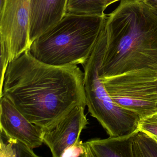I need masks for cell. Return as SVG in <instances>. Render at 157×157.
I'll return each mask as SVG.
<instances>
[{"instance_id":"9c48e42d","label":"cell","mask_w":157,"mask_h":157,"mask_svg":"<svg viewBox=\"0 0 157 157\" xmlns=\"http://www.w3.org/2000/svg\"><path fill=\"white\" fill-rule=\"evenodd\" d=\"M68 0H30L29 37L31 44L67 13Z\"/></svg>"},{"instance_id":"ac0fdd59","label":"cell","mask_w":157,"mask_h":157,"mask_svg":"<svg viewBox=\"0 0 157 157\" xmlns=\"http://www.w3.org/2000/svg\"><path fill=\"white\" fill-rule=\"evenodd\" d=\"M146 1L157 10V0H146Z\"/></svg>"},{"instance_id":"7a4b0ae2","label":"cell","mask_w":157,"mask_h":157,"mask_svg":"<svg viewBox=\"0 0 157 157\" xmlns=\"http://www.w3.org/2000/svg\"><path fill=\"white\" fill-rule=\"evenodd\" d=\"M87 60L100 76L157 70V10L146 0H121L104 16Z\"/></svg>"},{"instance_id":"7c38bea8","label":"cell","mask_w":157,"mask_h":157,"mask_svg":"<svg viewBox=\"0 0 157 157\" xmlns=\"http://www.w3.org/2000/svg\"><path fill=\"white\" fill-rule=\"evenodd\" d=\"M132 157H157V143L139 129L131 141Z\"/></svg>"},{"instance_id":"5bb4252c","label":"cell","mask_w":157,"mask_h":157,"mask_svg":"<svg viewBox=\"0 0 157 157\" xmlns=\"http://www.w3.org/2000/svg\"><path fill=\"white\" fill-rule=\"evenodd\" d=\"M91 157V155L86 142H83L79 139L65 150L61 157Z\"/></svg>"},{"instance_id":"3957f363","label":"cell","mask_w":157,"mask_h":157,"mask_svg":"<svg viewBox=\"0 0 157 157\" xmlns=\"http://www.w3.org/2000/svg\"><path fill=\"white\" fill-rule=\"evenodd\" d=\"M104 15L67 13L33 41L29 51L37 60L48 65H83L92 50Z\"/></svg>"},{"instance_id":"52a82bcc","label":"cell","mask_w":157,"mask_h":157,"mask_svg":"<svg viewBox=\"0 0 157 157\" xmlns=\"http://www.w3.org/2000/svg\"><path fill=\"white\" fill-rule=\"evenodd\" d=\"M85 107L77 106L55 124L44 131V143L50 149L53 157H61L66 149L80 139L89 124Z\"/></svg>"},{"instance_id":"5b68a950","label":"cell","mask_w":157,"mask_h":157,"mask_svg":"<svg viewBox=\"0 0 157 157\" xmlns=\"http://www.w3.org/2000/svg\"><path fill=\"white\" fill-rule=\"evenodd\" d=\"M82 66L86 105L90 115L97 119L110 137L125 136L137 129L140 117L112 100L96 69L89 61L86 60Z\"/></svg>"},{"instance_id":"30bf717a","label":"cell","mask_w":157,"mask_h":157,"mask_svg":"<svg viewBox=\"0 0 157 157\" xmlns=\"http://www.w3.org/2000/svg\"><path fill=\"white\" fill-rule=\"evenodd\" d=\"M137 128L125 136L110 137L107 139H94L86 141L91 157H132L131 141Z\"/></svg>"},{"instance_id":"9a60e30c","label":"cell","mask_w":157,"mask_h":157,"mask_svg":"<svg viewBox=\"0 0 157 157\" xmlns=\"http://www.w3.org/2000/svg\"><path fill=\"white\" fill-rule=\"evenodd\" d=\"M138 128L157 136V112L140 118Z\"/></svg>"},{"instance_id":"6da1fadb","label":"cell","mask_w":157,"mask_h":157,"mask_svg":"<svg viewBox=\"0 0 157 157\" xmlns=\"http://www.w3.org/2000/svg\"><path fill=\"white\" fill-rule=\"evenodd\" d=\"M84 73L77 65L41 62L29 50L10 62L2 94L44 131L77 106H86Z\"/></svg>"},{"instance_id":"8992f818","label":"cell","mask_w":157,"mask_h":157,"mask_svg":"<svg viewBox=\"0 0 157 157\" xmlns=\"http://www.w3.org/2000/svg\"><path fill=\"white\" fill-rule=\"evenodd\" d=\"M30 0H5L0 6V40L7 46L10 62L29 50Z\"/></svg>"},{"instance_id":"4fadbf2b","label":"cell","mask_w":157,"mask_h":157,"mask_svg":"<svg viewBox=\"0 0 157 157\" xmlns=\"http://www.w3.org/2000/svg\"><path fill=\"white\" fill-rule=\"evenodd\" d=\"M105 9L104 0H68L67 13L102 16Z\"/></svg>"},{"instance_id":"e0dca14e","label":"cell","mask_w":157,"mask_h":157,"mask_svg":"<svg viewBox=\"0 0 157 157\" xmlns=\"http://www.w3.org/2000/svg\"><path fill=\"white\" fill-rule=\"evenodd\" d=\"M119 1H121V0H104L105 9H106V8L109 5H111L116 2Z\"/></svg>"},{"instance_id":"d6986e66","label":"cell","mask_w":157,"mask_h":157,"mask_svg":"<svg viewBox=\"0 0 157 157\" xmlns=\"http://www.w3.org/2000/svg\"><path fill=\"white\" fill-rule=\"evenodd\" d=\"M144 132V131H143ZM145 133L148 135L150 137L153 139L157 143V136H155V135H153V134H151V133H149V132H144Z\"/></svg>"},{"instance_id":"8fae6325","label":"cell","mask_w":157,"mask_h":157,"mask_svg":"<svg viewBox=\"0 0 157 157\" xmlns=\"http://www.w3.org/2000/svg\"><path fill=\"white\" fill-rule=\"evenodd\" d=\"M0 157H38L33 149L1 130Z\"/></svg>"},{"instance_id":"2e32d148","label":"cell","mask_w":157,"mask_h":157,"mask_svg":"<svg viewBox=\"0 0 157 157\" xmlns=\"http://www.w3.org/2000/svg\"><path fill=\"white\" fill-rule=\"evenodd\" d=\"M1 82L0 96L2 94L3 81L6 71L10 63V54L5 43L1 41Z\"/></svg>"},{"instance_id":"277c9868","label":"cell","mask_w":157,"mask_h":157,"mask_svg":"<svg viewBox=\"0 0 157 157\" xmlns=\"http://www.w3.org/2000/svg\"><path fill=\"white\" fill-rule=\"evenodd\" d=\"M98 76L110 97L119 106L140 118L157 112V70L142 68L114 76Z\"/></svg>"},{"instance_id":"ba28073f","label":"cell","mask_w":157,"mask_h":157,"mask_svg":"<svg viewBox=\"0 0 157 157\" xmlns=\"http://www.w3.org/2000/svg\"><path fill=\"white\" fill-rule=\"evenodd\" d=\"M0 129L33 149L44 143V129L30 122L5 96L0 97Z\"/></svg>"}]
</instances>
